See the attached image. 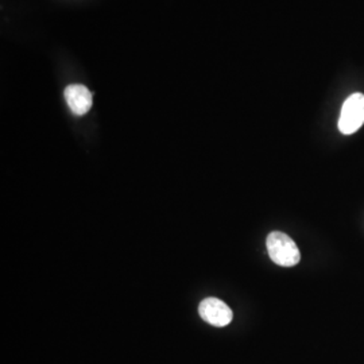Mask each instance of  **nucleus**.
<instances>
[{
  "mask_svg": "<svg viewBox=\"0 0 364 364\" xmlns=\"http://www.w3.org/2000/svg\"><path fill=\"white\" fill-rule=\"evenodd\" d=\"M269 255L275 264L284 267H293L301 260L299 247L294 240L284 232L274 231L266 240Z\"/></svg>",
  "mask_w": 364,
  "mask_h": 364,
  "instance_id": "f257e3e1",
  "label": "nucleus"
},
{
  "mask_svg": "<svg viewBox=\"0 0 364 364\" xmlns=\"http://www.w3.org/2000/svg\"><path fill=\"white\" fill-rule=\"evenodd\" d=\"M364 124V95L353 93L343 105L338 130L344 135H351Z\"/></svg>",
  "mask_w": 364,
  "mask_h": 364,
  "instance_id": "f03ea898",
  "label": "nucleus"
},
{
  "mask_svg": "<svg viewBox=\"0 0 364 364\" xmlns=\"http://www.w3.org/2000/svg\"><path fill=\"white\" fill-rule=\"evenodd\" d=\"M200 317L213 326H227L234 318V313L227 304L218 299H205L198 305Z\"/></svg>",
  "mask_w": 364,
  "mask_h": 364,
  "instance_id": "7ed1b4c3",
  "label": "nucleus"
},
{
  "mask_svg": "<svg viewBox=\"0 0 364 364\" xmlns=\"http://www.w3.org/2000/svg\"><path fill=\"white\" fill-rule=\"evenodd\" d=\"M64 96H65L68 107L75 115L82 117L90 112L93 105V95L85 85H81V84L68 85L64 92Z\"/></svg>",
  "mask_w": 364,
  "mask_h": 364,
  "instance_id": "20e7f679",
  "label": "nucleus"
}]
</instances>
